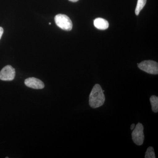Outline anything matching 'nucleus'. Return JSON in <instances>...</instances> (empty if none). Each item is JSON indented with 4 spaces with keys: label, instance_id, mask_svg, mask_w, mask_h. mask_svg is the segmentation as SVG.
<instances>
[{
    "label": "nucleus",
    "instance_id": "nucleus-7",
    "mask_svg": "<svg viewBox=\"0 0 158 158\" xmlns=\"http://www.w3.org/2000/svg\"><path fill=\"white\" fill-rule=\"evenodd\" d=\"M94 24L95 27L101 30H106L108 28L109 26L107 21L101 18H98L94 19Z\"/></svg>",
    "mask_w": 158,
    "mask_h": 158
},
{
    "label": "nucleus",
    "instance_id": "nucleus-1",
    "mask_svg": "<svg viewBox=\"0 0 158 158\" xmlns=\"http://www.w3.org/2000/svg\"><path fill=\"white\" fill-rule=\"evenodd\" d=\"M105 101V97L102 89L99 84H96L89 95V106L90 107L95 109L102 106Z\"/></svg>",
    "mask_w": 158,
    "mask_h": 158
},
{
    "label": "nucleus",
    "instance_id": "nucleus-11",
    "mask_svg": "<svg viewBox=\"0 0 158 158\" xmlns=\"http://www.w3.org/2000/svg\"><path fill=\"white\" fill-rule=\"evenodd\" d=\"M3 32H4V30H3V28L2 27H0V39L2 38Z\"/></svg>",
    "mask_w": 158,
    "mask_h": 158
},
{
    "label": "nucleus",
    "instance_id": "nucleus-2",
    "mask_svg": "<svg viewBox=\"0 0 158 158\" xmlns=\"http://www.w3.org/2000/svg\"><path fill=\"white\" fill-rule=\"evenodd\" d=\"M55 21L57 26L62 30L70 31L72 29V22L70 18L65 15H57L55 16Z\"/></svg>",
    "mask_w": 158,
    "mask_h": 158
},
{
    "label": "nucleus",
    "instance_id": "nucleus-9",
    "mask_svg": "<svg viewBox=\"0 0 158 158\" xmlns=\"http://www.w3.org/2000/svg\"><path fill=\"white\" fill-rule=\"evenodd\" d=\"M147 0H138L137 6H136L135 13L137 15H138L140 13V11L144 8L146 4Z\"/></svg>",
    "mask_w": 158,
    "mask_h": 158
},
{
    "label": "nucleus",
    "instance_id": "nucleus-8",
    "mask_svg": "<svg viewBox=\"0 0 158 158\" xmlns=\"http://www.w3.org/2000/svg\"><path fill=\"white\" fill-rule=\"evenodd\" d=\"M150 101L151 104L152 109L155 113L158 112V97L155 95H152L150 98Z\"/></svg>",
    "mask_w": 158,
    "mask_h": 158
},
{
    "label": "nucleus",
    "instance_id": "nucleus-13",
    "mask_svg": "<svg viewBox=\"0 0 158 158\" xmlns=\"http://www.w3.org/2000/svg\"><path fill=\"white\" fill-rule=\"evenodd\" d=\"M69 1L73 2H78L79 0H69Z\"/></svg>",
    "mask_w": 158,
    "mask_h": 158
},
{
    "label": "nucleus",
    "instance_id": "nucleus-14",
    "mask_svg": "<svg viewBox=\"0 0 158 158\" xmlns=\"http://www.w3.org/2000/svg\"><path fill=\"white\" fill-rule=\"evenodd\" d=\"M49 24L51 25V23H49Z\"/></svg>",
    "mask_w": 158,
    "mask_h": 158
},
{
    "label": "nucleus",
    "instance_id": "nucleus-6",
    "mask_svg": "<svg viewBox=\"0 0 158 158\" xmlns=\"http://www.w3.org/2000/svg\"><path fill=\"white\" fill-rule=\"evenodd\" d=\"M25 84L27 87L35 89H41L44 87L43 82L35 77H30L26 79Z\"/></svg>",
    "mask_w": 158,
    "mask_h": 158
},
{
    "label": "nucleus",
    "instance_id": "nucleus-10",
    "mask_svg": "<svg viewBox=\"0 0 158 158\" xmlns=\"http://www.w3.org/2000/svg\"><path fill=\"white\" fill-rule=\"evenodd\" d=\"M156 156L155 154L153 148L150 146L147 148V151L145 152V158H155Z\"/></svg>",
    "mask_w": 158,
    "mask_h": 158
},
{
    "label": "nucleus",
    "instance_id": "nucleus-4",
    "mask_svg": "<svg viewBox=\"0 0 158 158\" xmlns=\"http://www.w3.org/2000/svg\"><path fill=\"white\" fill-rule=\"evenodd\" d=\"M144 127L141 123H138L132 133V138L135 144L141 145L143 144L144 139Z\"/></svg>",
    "mask_w": 158,
    "mask_h": 158
},
{
    "label": "nucleus",
    "instance_id": "nucleus-12",
    "mask_svg": "<svg viewBox=\"0 0 158 158\" xmlns=\"http://www.w3.org/2000/svg\"><path fill=\"white\" fill-rule=\"evenodd\" d=\"M135 124H132L131 125V129L133 130L134 128H135Z\"/></svg>",
    "mask_w": 158,
    "mask_h": 158
},
{
    "label": "nucleus",
    "instance_id": "nucleus-5",
    "mask_svg": "<svg viewBox=\"0 0 158 158\" xmlns=\"http://www.w3.org/2000/svg\"><path fill=\"white\" fill-rule=\"evenodd\" d=\"M15 71L11 65H7L0 72V80L4 81H11L14 80Z\"/></svg>",
    "mask_w": 158,
    "mask_h": 158
},
{
    "label": "nucleus",
    "instance_id": "nucleus-3",
    "mask_svg": "<svg viewBox=\"0 0 158 158\" xmlns=\"http://www.w3.org/2000/svg\"><path fill=\"white\" fill-rule=\"evenodd\" d=\"M138 67L147 73L156 75L158 74V62L152 60H145L138 63Z\"/></svg>",
    "mask_w": 158,
    "mask_h": 158
}]
</instances>
